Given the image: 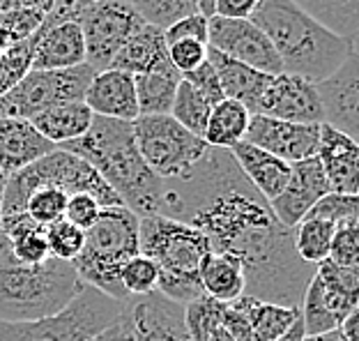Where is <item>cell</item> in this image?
<instances>
[{
    "label": "cell",
    "instance_id": "6da1fadb",
    "mask_svg": "<svg viewBox=\"0 0 359 341\" xmlns=\"http://www.w3.org/2000/svg\"><path fill=\"white\" fill-rule=\"evenodd\" d=\"M157 215L194 226L212 251L238 258L244 295L299 309L316 267L297 256L292 229L274 217L231 150L208 145L189 170L161 180Z\"/></svg>",
    "mask_w": 359,
    "mask_h": 341
},
{
    "label": "cell",
    "instance_id": "7a4b0ae2",
    "mask_svg": "<svg viewBox=\"0 0 359 341\" xmlns=\"http://www.w3.org/2000/svg\"><path fill=\"white\" fill-rule=\"evenodd\" d=\"M86 164L93 166L102 180L136 217L157 215L161 180L145 166L134 139V123L95 116L86 136L60 145Z\"/></svg>",
    "mask_w": 359,
    "mask_h": 341
},
{
    "label": "cell",
    "instance_id": "3957f363",
    "mask_svg": "<svg viewBox=\"0 0 359 341\" xmlns=\"http://www.w3.org/2000/svg\"><path fill=\"white\" fill-rule=\"evenodd\" d=\"M251 21L272 42L285 74L302 76L311 83L327 79L357 48V44L327 30L292 0H260Z\"/></svg>",
    "mask_w": 359,
    "mask_h": 341
},
{
    "label": "cell",
    "instance_id": "277c9868",
    "mask_svg": "<svg viewBox=\"0 0 359 341\" xmlns=\"http://www.w3.org/2000/svg\"><path fill=\"white\" fill-rule=\"evenodd\" d=\"M74 265L48 256L44 263L16 261L5 235L0 233V321H37L60 312L79 290Z\"/></svg>",
    "mask_w": 359,
    "mask_h": 341
},
{
    "label": "cell",
    "instance_id": "5b68a950",
    "mask_svg": "<svg viewBox=\"0 0 359 341\" xmlns=\"http://www.w3.org/2000/svg\"><path fill=\"white\" fill-rule=\"evenodd\" d=\"M210 251L208 238L194 226L161 215L138 217V254L154 261L157 290L177 305L203 295L201 263Z\"/></svg>",
    "mask_w": 359,
    "mask_h": 341
},
{
    "label": "cell",
    "instance_id": "8992f818",
    "mask_svg": "<svg viewBox=\"0 0 359 341\" xmlns=\"http://www.w3.org/2000/svg\"><path fill=\"white\" fill-rule=\"evenodd\" d=\"M138 254V217L125 206L102 208L97 222L86 231L81 254L72 261L86 286L102 290L118 302H127L120 270Z\"/></svg>",
    "mask_w": 359,
    "mask_h": 341
},
{
    "label": "cell",
    "instance_id": "52a82bcc",
    "mask_svg": "<svg viewBox=\"0 0 359 341\" xmlns=\"http://www.w3.org/2000/svg\"><path fill=\"white\" fill-rule=\"evenodd\" d=\"M39 187H55V189H62L67 196H72V194H90L102 208L122 206L116 192L102 180V175L93 166L67 150L55 148L46 157L37 159L35 164L7 178L0 219L23 213L26 199Z\"/></svg>",
    "mask_w": 359,
    "mask_h": 341
},
{
    "label": "cell",
    "instance_id": "ba28073f",
    "mask_svg": "<svg viewBox=\"0 0 359 341\" xmlns=\"http://www.w3.org/2000/svg\"><path fill=\"white\" fill-rule=\"evenodd\" d=\"M125 302L86 286L60 312L37 321H0V341H93L116 323Z\"/></svg>",
    "mask_w": 359,
    "mask_h": 341
},
{
    "label": "cell",
    "instance_id": "9c48e42d",
    "mask_svg": "<svg viewBox=\"0 0 359 341\" xmlns=\"http://www.w3.org/2000/svg\"><path fill=\"white\" fill-rule=\"evenodd\" d=\"M134 139L138 155L159 180L182 175L208 150L205 141L187 132L170 116H138Z\"/></svg>",
    "mask_w": 359,
    "mask_h": 341
},
{
    "label": "cell",
    "instance_id": "30bf717a",
    "mask_svg": "<svg viewBox=\"0 0 359 341\" xmlns=\"http://www.w3.org/2000/svg\"><path fill=\"white\" fill-rule=\"evenodd\" d=\"M69 16L81 26L86 42V65L95 72L109 69L120 48L145 23L122 0H97L83 7L74 3Z\"/></svg>",
    "mask_w": 359,
    "mask_h": 341
},
{
    "label": "cell",
    "instance_id": "8fae6325",
    "mask_svg": "<svg viewBox=\"0 0 359 341\" xmlns=\"http://www.w3.org/2000/svg\"><path fill=\"white\" fill-rule=\"evenodd\" d=\"M93 76L95 69L86 62L79 67L55 72L30 69L19 86H14L10 93L0 97V118L28 120L53 104L83 100Z\"/></svg>",
    "mask_w": 359,
    "mask_h": 341
},
{
    "label": "cell",
    "instance_id": "7c38bea8",
    "mask_svg": "<svg viewBox=\"0 0 359 341\" xmlns=\"http://www.w3.org/2000/svg\"><path fill=\"white\" fill-rule=\"evenodd\" d=\"M208 46L269 76L281 74V60L272 42L251 19H208Z\"/></svg>",
    "mask_w": 359,
    "mask_h": 341
},
{
    "label": "cell",
    "instance_id": "4fadbf2b",
    "mask_svg": "<svg viewBox=\"0 0 359 341\" xmlns=\"http://www.w3.org/2000/svg\"><path fill=\"white\" fill-rule=\"evenodd\" d=\"M76 0H58L55 10L46 16L44 26L37 30L32 69L55 72L79 67L86 62V42L81 26L69 12Z\"/></svg>",
    "mask_w": 359,
    "mask_h": 341
},
{
    "label": "cell",
    "instance_id": "5bb4252c",
    "mask_svg": "<svg viewBox=\"0 0 359 341\" xmlns=\"http://www.w3.org/2000/svg\"><path fill=\"white\" fill-rule=\"evenodd\" d=\"M323 109V125L339 129L357 141L359 136V55L350 51L344 65L316 83Z\"/></svg>",
    "mask_w": 359,
    "mask_h": 341
},
{
    "label": "cell",
    "instance_id": "9a60e30c",
    "mask_svg": "<svg viewBox=\"0 0 359 341\" xmlns=\"http://www.w3.org/2000/svg\"><path fill=\"white\" fill-rule=\"evenodd\" d=\"M244 141L288 164H297L316 157L320 125H299L269 116H251Z\"/></svg>",
    "mask_w": 359,
    "mask_h": 341
},
{
    "label": "cell",
    "instance_id": "2e32d148",
    "mask_svg": "<svg viewBox=\"0 0 359 341\" xmlns=\"http://www.w3.org/2000/svg\"><path fill=\"white\" fill-rule=\"evenodd\" d=\"M251 116H269L299 125H323V109L316 83L281 72L272 76Z\"/></svg>",
    "mask_w": 359,
    "mask_h": 341
},
{
    "label": "cell",
    "instance_id": "e0dca14e",
    "mask_svg": "<svg viewBox=\"0 0 359 341\" xmlns=\"http://www.w3.org/2000/svg\"><path fill=\"white\" fill-rule=\"evenodd\" d=\"M330 194L327 178L323 173L320 161L316 157L290 164V178L285 182L283 192L274 201H269L274 217L285 226V229H295L304 219L311 208L323 196Z\"/></svg>",
    "mask_w": 359,
    "mask_h": 341
},
{
    "label": "cell",
    "instance_id": "ac0fdd59",
    "mask_svg": "<svg viewBox=\"0 0 359 341\" xmlns=\"http://www.w3.org/2000/svg\"><path fill=\"white\" fill-rule=\"evenodd\" d=\"M316 159L327 178L330 192L341 196H357L359 192V145L339 129L320 125Z\"/></svg>",
    "mask_w": 359,
    "mask_h": 341
},
{
    "label": "cell",
    "instance_id": "d6986e66",
    "mask_svg": "<svg viewBox=\"0 0 359 341\" xmlns=\"http://www.w3.org/2000/svg\"><path fill=\"white\" fill-rule=\"evenodd\" d=\"M83 102L100 118L125 120V123H134L138 118L134 76L120 69L95 72L83 95Z\"/></svg>",
    "mask_w": 359,
    "mask_h": 341
},
{
    "label": "cell",
    "instance_id": "ffe728a7",
    "mask_svg": "<svg viewBox=\"0 0 359 341\" xmlns=\"http://www.w3.org/2000/svg\"><path fill=\"white\" fill-rule=\"evenodd\" d=\"M55 145L23 118H0V170L10 178L37 159L53 152Z\"/></svg>",
    "mask_w": 359,
    "mask_h": 341
},
{
    "label": "cell",
    "instance_id": "44dd1931",
    "mask_svg": "<svg viewBox=\"0 0 359 341\" xmlns=\"http://www.w3.org/2000/svg\"><path fill=\"white\" fill-rule=\"evenodd\" d=\"M109 69H120L127 74H152V72L175 69L168 60V46L164 39V30L150 23H143L132 37L118 51Z\"/></svg>",
    "mask_w": 359,
    "mask_h": 341
},
{
    "label": "cell",
    "instance_id": "7402d4cb",
    "mask_svg": "<svg viewBox=\"0 0 359 341\" xmlns=\"http://www.w3.org/2000/svg\"><path fill=\"white\" fill-rule=\"evenodd\" d=\"M208 60L217 72L219 86H222V93L226 100L240 102L249 109V113H254L256 104L260 97H263V93L267 91L272 76L249 67V65H242L238 60L228 58V55L219 53L210 46H208Z\"/></svg>",
    "mask_w": 359,
    "mask_h": 341
},
{
    "label": "cell",
    "instance_id": "603a6c76",
    "mask_svg": "<svg viewBox=\"0 0 359 341\" xmlns=\"http://www.w3.org/2000/svg\"><path fill=\"white\" fill-rule=\"evenodd\" d=\"M233 159L238 161L244 178L251 182V187L263 196L267 203L274 201L283 192L285 182L290 178V164L269 152L256 148L247 141L238 143L231 150Z\"/></svg>",
    "mask_w": 359,
    "mask_h": 341
},
{
    "label": "cell",
    "instance_id": "cb8c5ba5",
    "mask_svg": "<svg viewBox=\"0 0 359 341\" xmlns=\"http://www.w3.org/2000/svg\"><path fill=\"white\" fill-rule=\"evenodd\" d=\"M93 120H95V113L86 107L83 100H76V102L53 104V107H48L44 111L35 113L32 118H28V123L35 127L48 143L60 148L65 143L86 136L88 129L93 127Z\"/></svg>",
    "mask_w": 359,
    "mask_h": 341
},
{
    "label": "cell",
    "instance_id": "d4e9b609",
    "mask_svg": "<svg viewBox=\"0 0 359 341\" xmlns=\"http://www.w3.org/2000/svg\"><path fill=\"white\" fill-rule=\"evenodd\" d=\"M316 277L320 281L323 297L327 302L339 326L353 312H357L359 302V270L357 267H341L332 261H323L316 265Z\"/></svg>",
    "mask_w": 359,
    "mask_h": 341
},
{
    "label": "cell",
    "instance_id": "484cf974",
    "mask_svg": "<svg viewBox=\"0 0 359 341\" xmlns=\"http://www.w3.org/2000/svg\"><path fill=\"white\" fill-rule=\"evenodd\" d=\"M201 286L203 293L217 302H235L244 295V270L240 261L235 256L210 251L201 263Z\"/></svg>",
    "mask_w": 359,
    "mask_h": 341
},
{
    "label": "cell",
    "instance_id": "4316f807",
    "mask_svg": "<svg viewBox=\"0 0 359 341\" xmlns=\"http://www.w3.org/2000/svg\"><path fill=\"white\" fill-rule=\"evenodd\" d=\"M0 233L5 235L16 261L37 265L44 263L51 256L46 245V231L39 224L32 222L26 213L0 219Z\"/></svg>",
    "mask_w": 359,
    "mask_h": 341
},
{
    "label": "cell",
    "instance_id": "83f0119b",
    "mask_svg": "<svg viewBox=\"0 0 359 341\" xmlns=\"http://www.w3.org/2000/svg\"><path fill=\"white\" fill-rule=\"evenodd\" d=\"M249 120H251V113L244 104L235 100H222L210 111L203 141H205L210 148L233 150L235 145L244 141Z\"/></svg>",
    "mask_w": 359,
    "mask_h": 341
},
{
    "label": "cell",
    "instance_id": "f1b7e54d",
    "mask_svg": "<svg viewBox=\"0 0 359 341\" xmlns=\"http://www.w3.org/2000/svg\"><path fill=\"white\" fill-rule=\"evenodd\" d=\"M242 307L247 312L251 337L254 341H276L281 339L299 321V309L274 302H263L251 295H242Z\"/></svg>",
    "mask_w": 359,
    "mask_h": 341
},
{
    "label": "cell",
    "instance_id": "f546056e",
    "mask_svg": "<svg viewBox=\"0 0 359 341\" xmlns=\"http://www.w3.org/2000/svg\"><path fill=\"white\" fill-rule=\"evenodd\" d=\"M180 81H182V74L177 69L136 74L134 86H136L138 116H168Z\"/></svg>",
    "mask_w": 359,
    "mask_h": 341
},
{
    "label": "cell",
    "instance_id": "4dcf8cb0",
    "mask_svg": "<svg viewBox=\"0 0 359 341\" xmlns=\"http://www.w3.org/2000/svg\"><path fill=\"white\" fill-rule=\"evenodd\" d=\"M309 16L339 37L357 44L359 30V0H292Z\"/></svg>",
    "mask_w": 359,
    "mask_h": 341
},
{
    "label": "cell",
    "instance_id": "1f68e13d",
    "mask_svg": "<svg viewBox=\"0 0 359 341\" xmlns=\"http://www.w3.org/2000/svg\"><path fill=\"white\" fill-rule=\"evenodd\" d=\"M337 224L327 222L320 217H304L302 222L292 229V242H295L297 256L309 265H320L327 261L330 247Z\"/></svg>",
    "mask_w": 359,
    "mask_h": 341
},
{
    "label": "cell",
    "instance_id": "d6a6232c",
    "mask_svg": "<svg viewBox=\"0 0 359 341\" xmlns=\"http://www.w3.org/2000/svg\"><path fill=\"white\" fill-rule=\"evenodd\" d=\"M210 111H212V104L205 100V97H203L198 91H194V88L187 83L184 79L180 81L173 107H170L168 116L173 118L175 123L182 125L187 132H191L194 136L203 139L205 127H208Z\"/></svg>",
    "mask_w": 359,
    "mask_h": 341
},
{
    "label": "cell",
    "instance_id": "836d02e7",
    "mask_svg": "<svg viewBox=\"0 0 359 341\" xmlns=\"http://www.w3.org/2000/svg\"><path fill=\"white\" fill-rule=\"evenodd\" d=\"M299 321H302V328H304L306 337H318V335H325V332H332L339 328V321L334 319L327 302H325L320 281H318L316 274L311 283L306 286L304 297H302Z\"/></svg>",
    "mask_w": 359,
    "mask_h": 341
},
{
    "label": "cell",
    "instance_id": "e575fe53",
    "mask_svg": "<svg viewBox=\"0 0 359 341\" xmlns=\"http://www.w3.org/2000/svg\"><path fill=\"white\" fill-rule=\"evenodd\" d=\"M224 309V302H217V300H212L205 293L191 300L189 305H184V326L191 341H208L212 332L222 328Z\"/></svg>",
    "mask_w": 359,
    "mask_h": 341
},
{
    "label": "cell",
    "instance_id": "d590c367",
    "mask_svg": "<svg viewBox=\"0 0 359 341\" xmlns=\"http://www.w3.org/2000/svg\"><path fill=\"white\" fill-rule=\"evenodd\" d=\"M37 32L28 39L14 42L7 51L0 53V97L19 86L23 76L32 69V51H35Z\"/></svg>",
    "mask_w": 359,
    "mask_h": 341
},
{
    "label": "cell",
    "instance_id": "8d00e7d4",
    "mask_svg": "<svg viewBox=\"0 0 359 341\" xmlns=\"http://www.w3.org/2000/svg\"><path fill=\"white\" fill-rule=\"evenodd\" d=\"M141 16L145 23L166 30L177 19L196 14L194 0H122Z\"/></svg>",
    "mask_w": 359,
    "mask_h": 341
},
{
    "label": "cell",
    "instance_id": "74e56055",
    "mask_svg": "<svg viewBox=\"0 0 359 341\" xmlns=\"http://www.w3.org/2000/svg\"><path fill=\"white\" fill-rule=\"evenodd\" d=\"M67 194L55 187H39L26 199L23 213H26L32 222L39 224L42 229L51 226L53 222L65 217V208H67Z\"/></svg>",
    "mask_w": 359,
    "mask_h": 341
},
{
    "label": "cell",
    "instance_id": "f35d334b",
    "mask_svg": "<svg viewBox=\"0 0 359 341\" xmlns=\"http://www.w3.org/2000/svg\"><path fill=\"white\" fill-rule=\"evenodd\" d=\"M157 281H159L157 265L143 254L132 256L120 270V283H122V290L127 293V297L154 293V290H157Z\"/></svg>",
    "mask_w": 359,
    "mask_h": 341
},
{
    "label": "cell",
    "instance_id": "ab89813d",
    "mask_svg": "<svg viewBox=\"0 0 359 341\" xmlns=\"http://www.w3.org/2000/svg\"><path fill=\"white\" fill-rule=\"evenodd\" d=\"M44 231H46L48 254L53 258H58V261L72 263L81 254V249H83L86 233L76 229V226H72L69 222H65V219L53 222L51 226H46Z\"/></svg>",
    "mask_w": 359,
    "mask_h": 341
},
{
    "label": "cell",
    "instance_id": "60d3db41",
    "mask_svg": "<svg viewBox=\"0 0 359 341\" xmlns=\"http://www.w3.org/2000/svg\"><path fill=\"white\" fill-rule=\"evenodd\" d=\"M327 261L337 263L341 267L359 265V222H348V224L337 226Z\"/></svg>",
    "mask_w": 359,
    "mask_h": 341
},
{
    "label": "cell",
    "instance_id": "b9f144b4",
    "mask_svg": "<svg viewBox=\"0 0 359 341\" xmlns=\"http://www.w3.org/2000/svg\"><path fill=\"white\" fill-rule=\"evenodd\" d=\"M306 217H320L327 219L332 224H348V222H359V206L357 196H341V194L330 192L327 196H323L320 201L311 208V213Z\"/></svg>",
    "mask_w": 359,
    "mask_h": 341
},
{
    "label": "cell",
    "instance_id": "7bdbcfd3",
    "mask_svg": "<svg viewBox=\"0 0 359 341\" xmlns=\"http://www.w3.org/2000/svg\"><path fill=\"white\" fill-rule=\"evenodd\" d=\"M46 16L48 14L42 10H14L7 14H0V26L10 32L14 42H21V39L32 37L44 26Z\"/></svg>",
    "mask_w": 359,
    "mask_h": 341
},
{
    "label": "cell",
    "instance_id": "ee69618b",
    "mask_svg": "<svg viewBox=\"0 0 359 341\" xmlns=\"http://www.w3.org/2000/svg\"><path fill=\"white\" fill-rule=\"evenodd\" d=\"M168 60L180 74H189L208 60V44L196 39H180L168 44Z\"/></svg>",
    "mask_w": 359,
    "mask_h": 341
},
{
    "label": "cell",
    "instance_id": "f6af8a7d",
    "mask_svg": "<svg viewBox=\"0 0 359 341\" xmlns=\"http://www.w3.org/2000/svg\"><path fill=\"white\" fill-rule=\"evenodd\" d=\"M100 213H102V206L90 196V194H72L67 199V208H65L62 219L86 233L90 226L97 222Z\"/></svg>",
    "mask_w": 359,
    "mask_h": 341
},
{
    "label": "cell",
    "instance_id": "bcb514c9",
    "mask_svg": "<svg viewBox=\"0 0 359 341\" xmlns=\"http://www.w3.org/2000/svg\"><path fill=\"white\" fill-rule=\"evenodd\" d=\"M164 39L166 46L180 42V39H196V42L208 44V19L198 12L184 16V19H177L164 30Z\"/></svg>",
    "mask_w": 359,
    "mask_h": 341
},
{
    "label": "cell",
    "instance_id": "7dc6e473",
    "mask_svg": "<svg viewBox=\"0 0 359 341\" xmlns=\"http://www.w3.org/2000/svg\"><path fill=\"white\" fill-rule=\"evenodd\" d=\"M182 79L189 83L194 91H198L205 100L215 107L222 100H226L224 93H222V86H219V79H217V72L215 67L210 65V60H205L201 67H196L189 74H182Z\"/></svg>",
    "mask_w": 359,
    "mask_h": 341
},
{
    "label": "cell",
    "instance_id": "c3c4849f",
    "mask_svg": "<svg viewBox=\"0 0 359 341\" xmlns=\"http://www.w3.org/2000/svg\"><path fill=\"white\" fill-rule=\"evenodd\" d=\"M260 0H217L215 16L224 19H251Z\"/></svg>",
    "mask_w": 359,
    "mask_h": 341
},
{
    "label": "cell",
    "instance_id": "681fc988",
    "mask_svg": "<svg viewBox=\"0 0 359 341\" xmlns=\"http://www.w3.org/2000/svg\"><path fill=\"white\" fill-rule=\"evenodd\" d=\"M58 5V0H0V14L14 12V10H42L51 14Z\"/></svg>",
    "mask_w": 359,
    "mask_h": 341
},
{
    "label": "cell",
    "instance_id": "f907efd6",
    "mask_svg": "<svg viewBox=\"0 0 359 341\" xmlns=\"http://www.w3.org/2000/svg\"><path fill=\"white\" fill-rule=\"evenodd\" d=\"M93 341H132V328H129V319L125 309H122V316L109 330H104L102 335H97Z\"/></svg>",
    "mask_w": 359,
    "mask_h": 341
},
{
    "label": "cell",
    "instance_id": "816d5d0a",
    "mask_svg": "<svg viewBox=\"0 0 359 341\" xmlns=\"http://www.w3.org/2000/svg\"><path fill=\"white\" fill-rule=\"evenodd\" d=\"M357 326H359V312H353L348 316V319L341 323L339 330L344 332V337L348 341H359V335H357Z\"/></svg>",
    "mask_w": 359,
    "mask_h": 341
},
{
    "label": "cell",
    "instance_id": "f5cc1de1",
    "mask_svg": "<svg viewBox=\"0 0 359 341\" xmlns=\"http://www.w3.org/2000/svg\"><path fill=\"white\" fill-rule=\"evenodd\" d=\"M304 328H302V321H297L295 326H292L281 339H276V341H304Z\"/></svg>",
    "mask_w": 359,
    "mask_h": 341
},
{
    "label": "cell",
    "instance_id": "db71d44e",
    "mask_svg": "<svg viewBox=\"0 0 359 341\" xmlns=\"http://www.w3.org/2000/svg\"><path fill=\"white\" fill-rule=\"evenodd\" d=\"M196 3V12L203 14L205 19H212L215 16V3L217 0H194Z\"/></svg>",
    "mask_w": 359,
    "mask_h": 341
},
{
    "label": "cell",
    "instance_id": "11a10c76",
    "mask_svg": "<svg viewBox=\"0 0 359 341\" xmlns=\"http://www.w3.org/2000/svg\"><path fill=\"white\" fill-rule=\"evenodd\" d=\"M304 341H348V339L344 337V332L337 328V330L325 332V335H318V337H304Z\"/></svg>",
    "mask_w": 359,
    "mask_h": 341
},
{
    "label": "cell",
    "instance_id": "9f6ffc18",
    "mask_svg": "<svg viewBox=\"0 0 359 341\" xmlns=\"http://www.w3.org/2000/svg\"><path fill=\"white\" fill-rule=\"evenodd\" d=\"M14 44V39H12V35L10 32H7L3 26H0V53L3 51H7V48H10Z\"/></svg>",
    "mask_w": 359,
    "mask_h": 341
},
{
    "label": "cell",
    "instance_id": "6f0895ef",
    "mask_svg": "<svg viewBox=\"0 0 359 341\" xmlns=\"http://www.w3.org/2000/svg\"><path fill=\"white\" fill-rule=\"evenodd\" d=\"M208 341H235L231 335H228V330H224V328H217L212 335L208 337Z\"/></svg>",
    "mask_w": 359,
    "mask_h": 341
},
{
    "label": "cell",
    "instance_id": "680465c9",
    "mask_svg": "<svg viewBox=\"0 0 359 341\" xmlns=\"http://www.w3.org/2000/svg\"><path fill=\"white\" fill-rule=\"evenodd\" d=\"M5 185H7V175L0 170V213H3V196H5Z\"/></svg>",
    "mask_w": 359,
    "mask_h": 341
},
{
    "label": "cell",
    "instance_id": "91938a15",
    "mask_svg": "<svg viewBox=\"0 0 359 341\" xmlns=\"http://www.w3.org/2000/svg\"><path fill=\"white\" fill-rule=\"evenodd\" d=\"M90 3H97V0H76V5H79V7H83V5H90Z\"/></svg>",
    "mask_w": 359,
    "mask_h": 341
}]
</instances>
